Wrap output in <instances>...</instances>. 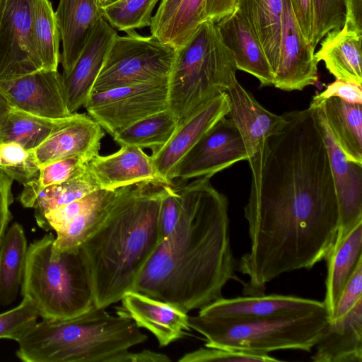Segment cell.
Here are the masks:
<instances>
[{
	"mask_svg": "<svg viewBox=\"0 0 362 362\" xmlns=\"http://www.w3.org/2000/svg\"><path fill=\"white\" fill-rule=\"evenodd\" d=\"M315 47L304 36L289 0H283L279 61L273 86L279 89L300 90L318 81Z\"/></svg>",
	"mask_w": 362,
	"mask_h": 362,
	"instance_id": "obj_11",
	"label": "cell"
},
{
	"mask_svg": "<svg viewBox=\"0 0 362 362\" xmlns=\"http://www.w3.org/2000/svg\"><path fill=\"white\" fill-rule=\"evenodd\" d=\"M180 362H274L280 360L269 354H256L238 351L217 348L201 347L186 353L179 360Z\"/></svg>",
	"mask_w": 362,
	"mask_h": 362,
	"instance_id": "obj_40",
	"label": "cell"
},
{
	"mask_svg": "<svg viewBox=\"0 0 362 362\" xmlns=\"http://www.w3.org/2000/svg\"><path fill=\"white\" fill-rule=\"evenodd\" d=\"M87 171L100 189L113 190L144 182H163L151 156L132 146H121L107 156L98 154L88 162Z\"/></svg>",
	"mask_w": 362,
	"mask_h": 362,
	"instance_id": "obj_19",
	"label": "cell"
},
{
	"mask_svg": "<svg viewBox=\"0 0 362 362\" xmlns=\"http://www.w3.org/2000/svg\"><path fill=\"white\" fill-rule=\"evenodd\" d=\"M105 134L103 128L85 113H73L66 124L32 151L38 167L71 157L89 161L99 154Z\"/></svg>",
	"mask_w": 362,
	"mask_h": 362,
	"instance_id": "obj_16",
	"label": "cell"
},
{
	"mask_svg": "<svg viewBox=\"0 0 362 362\" xmlns=\"http://www.w3.org/2000/svg\"><path fill=\"white\" fill-rule=\"evenodd\" d=\"M361 259L362 221L351 229L325 259L327 273L323 303L329 318L343 288Z\"/></svg>",
	"mask_w": 362,
	"mask_h": 362,
	"instance_id": "obj_27",
	"label": "cell"
},
{
	"mask_svg": "<svg viewBox=\"0 0 362 362\" xmlns=\"http://www.w3.org/2000/svg\"><path fill=\"white\" fill-rule=\"evenodd\" d=\"M344 22L342 28L362 35V0H342Z\"/></svg>",
	"mask_w": 362,
	"mask_h": 362,
	"instance_id": "obj_45",
	"label": "cell"
},
{
	"mask_svg": "<svg viewBox=\"0 0 362 362\" xmlns=\"http://www.w3.org/2000/svg\"><path fill=\"white\" fill-rule=\"evenodd\" d=\"M38 317L32 302L23 298L18 306L0 314V339L18 342L36 324Z\"/></svg>",
	"mask_w": 362,
	"mask_h": 362,
	"instance_id": "obj_37",
	"label": "cell"
},
{
	"mask_svg": "<svg viewBox=\"0 0 362 362\" xmlns=\"http://www.w3.org/2000/svg\"><path fill=\"white\" fill-rule=\"evenodd\" d=\"M117 1V0H105V1L103 2V4H102V6L107 5V4H110V3H112V2H114V1Z\"/></svg>",
	"mask_w": 362,
	"mask_h": 362,
	"instance_id": "obj_50",
	"label": "cell"
},
{
	"mask_svg": "<svg viewBox=\"0 0 362 362\" xmlns=\"http://www.w3.org/2000/svg\"><path fill=\"white\" fill-rule=\"evenodd\" d=\"M0 160L14 180L21 184L30 179L39 169L33 151L14 141L0 144Z\"/></svg>",
	"mask_w": 362,
	"mask_h": 362,
	"instance_id": "obj_38",
	"label": "cell"
},
{
	"mask_svg": "<svg viewBox=\"0 0 362 362\" xmlns=\"http://www.w3.org/2000/svg\"><path fill=\"white\" fill-rule=\"evenodd\" d=\"M236 8L259 42L274 75L279 61L283 0H238Z\"/></svg>",
	"mask_w": 362,
	"mask_h": 362,
	"instance_id": "obj_26",
	"label": "cell"
},
{
	"mask_svg": "<svg viewBox=\"0 0 362 362\" xmlns=\"http://www.w3.org/2000/svg\"><path fill=\"white\" fill-rule=\"evenodd\" d=\"M33 22L35 45L43 69L57 70L61 39L55 12L49 0H35Z\"/></svg>",
	"mask_w": 362,
	"mask_h": 362,
	"instance_id": "obj_32",
	"label": "cell"
},
{
	"mask_svg": "<svg viewBox=\"0 0 362 362\" xmlns=\"http://www.w3.org/2000/svg\"><path fill=\"white\" fill-rule=\"evenodd\" d=\"M331 97L339 98L350 103L362 104V87L336 79L329 83L325 90L315 95L313 98L323 100Z\"/></svg>",
	"mask_w": 362,
	"mask_h": 362,
	"instance_id": "obj_43",
	"label": "cell"
},
{
	"mask_svg": "<svg viewBox=\"0 0 362 362\" xmlns=\"http://www.w3.org/2000/svg\"><path fill=\"white\" fill-rule=\"evenodd\" d=\"M119 189L107 190L94 203L84 209L57 233L54 247L58 250L79 247L98 228L110 211Z\"/></svg>",
	"mask_w": 362,
	"mask_h": 362,
	"instance_id": "obj_31",
	"label": "cell"
},
{
	"mask_svg": "<svg viewBox=\"0 0 362 362\" xmlns=\"http://www.w3.org/2000/svg\"><path fill=\"white\" fill-rule=\"evenodd\" d=\"M329 315L326 309L261 319L189 316V325L203 335L206 347L256 354L284 349L310 352L321 337Z\"/></svg>",
	"mask_w": 362,
	"mask_h": 362,
	"instance_id": "obj_6",
	"label": "cell"
},
{
	"mask_svg": "<svg viewBox=\"0 0 362 362\" xmlns=\"http://www.w3.org/2000/svg\"><path fill=\"white\" fill-rule=\"evenodd\" d=\"M13 176L0 167V245L12 219L10 206L13 202Z\"/></svg>",
	"mask_w": 362,
	"mask_h": 362,
	"instance_id": "obj_42",
	"label": "cell"
},
{
	"mask_svg": "<svg viewBox=\"0 0 362 362\" xmlns=\"http://www.w3.org/2000/svg\"><path fill=\"white\" fill-rule=\"evenodd\" d=\"M237 70L216 23L206 20L183 46L175 49L168 78V108L181 121L225 93Z\"/></svg>",
	"mask_w": 362,
	"mask_h": 362,
	"instance_id": "obj_5",
	"label": "cell"
},
{
	"mask_svg": "<svg viewBox=\"0 0 362 362\" xmlns=\"http://www.w3.org/2000/svg\"><path fill=\"white\" fill-rule=\"evenodd\" d=\"M54 238L49 233L28 245L21 286L23 298L32 302L39 317L47 321L71 319L95 306L81 247L58 250Z\"/></svg>",
	"mask_w": 362,
	"mask_h": 362,
	"instance_id": "obj_4",
	"label": "cell"
},
{
	"mask_svg": "<svg viewBox=\"0 0 362 362\" xmlns=\"http://www.w3.org/2000/svg\"><path fill=\"white\" fill-rule=\"evenodd\" d=\"M324 309H326L324 303L319 300L263 293L233 298L222 297L199 309L198 314L216 317L261 319Z\"/></svg>",
	"mask_w": 362,
	"mask_h": 362,
	"instance_id": "obj_17",
	"label": "cell"
},
{
	"mask_svg": "<svg viewBox=\"0 0 362 362\" xmlns=\"http://www.w3.org/2000/svg\"><path fill=\"white\" fill-rule=\"evenodd\" d=\"M175 49L135 30L118 34L107 53L91 93L123 86L166 80ZM90 93V94H91Z\"/></svg>",
	"mask_w": 362,
	"mask_h": 362,
	"instance_id": "obj_7",
	"label": "cell"
},
{
	"mask_svg": "<svg viewBox=\"0 0 362 362\" xmlns=\"http://www.w3.org/2000/svg\"><path fill=\"white\" fill-rule=\"evenodd\" d=\"M100 189L86 171L81 175L45 188L37 195L33 209L39 226L46 213L83 198L88 194Z\"/></svg>",
	"mask_w": 362,
	"mask_h": 362,
	"instance_id": "obj_35",
	"label": "cell"
},
{
	"mask_svg": "<svg viewBox=\"0 0 362 362\" xmlns=\"http://www.w3.org/2000/svg\"><path fill=\"white\" fill-rule=\"evenodd\" d=\"M88 162L81 157H71L40 167L35 174L23 184V189L18 198L21 204L25 208H33L42 190L83 175L86 171Z\"/></svg>",
	"mask_w": 362,
	"mask_h": 362,
	"instance_id": "obj_33",
	"label": "cell"
},
{
	"mask_svg": "<svg viewBox=\"0 0 362 362\" xmlns=\"http://www.w3.org/2000/svg\"><path fill=\"white\" fill-rule=\"evenodd\" d=\"M35 0H0V82L43 69L33 32Z\"/></svg>",
	"mask_w": 362,
	"mask_h": 362,
	"instance_id": "obj_9",
	"label": "cell"
},
{
	"mask_svg": "<svg viewBox=\"0 0 362 362\" xmlns=\"http://www.w3.org/2000/svg\"><path fill=\"white\" fill-rule=\"evenodd\" d=\"M121 301L125 313L139 327L150 331L160 346L182 338L190 330L187 313L144 293L130 291Z\"/></svg>",
	"mask_w": 362,
	"mask_h": 362,
	"instance_id": "obj_20",
	"label": "cell"
},
{
	"mask_svg": "<svg viewBox=\"0 0 362 362\" xmlns=\"http://www.w3.org/2000/svg\"><path fill=\"white\" fill-rule=\"evenodd\" d=\"M226 93L229 102L228 115L240 132L250 158L269 136L282 129L286 119L284 115H276L260 105L236 77Z\"/></svg>",
	"mask_w": 362,
	"mask_h": 362,
	"instance_id": "obj_18",
	"label": "cell"
},
{
	"mask_svg": "<svg viewBox=\"0 0 362 362\" xmlns=\"http://www.w3.org/2000/svg\"><path fill=\"white\" fill-rule=\"evenodd\" d=\"M240 132L230 118L218 120L175 165L173 180L211 177L234 163L247 160Z\"/></svg>",
	"mask_w": 362,
	"mask_h": 362,
	"instance_id": "obj_10",
	"label": "cell"
},
{
	"mask_svg": "<svg viewBox=\"0 0 362 362\" xmlns=\"http://www.w3.org/2000/svg\"><path fill=\"white\" fill-rule=\"evenodd\" d=\"M315 106L346 158L362 165V104L331 97L317 100Z\"/></svg>",
	"mask_w": 362,
	"mask_h": 362,
	"instance_id": "obj_24",
	"label": "cell"
},
{
	"mask_svg": "<svg viewBox=\"0 0 362 362\" xmlns=\"http://www.w3.org/2000/svg\"><path fill=\"white\" fill-rule=\"evenodd\" d=\"M84 107L90 117L114 136L133 123L168 108V79L91 93Z\"/></svg>",
	"mask_w": 362,
	"mask_h": 362,
	"instance_id": "obj_8",
	"label": "cell"
},
{
	"mask_svg": "<svg viewBox=\"0 0 362 362\" xmlns=\"http://www.w3.org/2000/svg\"><path fill=\"white\" fill-rule=\"evenodd\" d=\"M180 0H161L157 11L151 19L150 27L152 36H156L167 24Z\"/></svg>",
	"mask_w": 362,
	"mask_h": 362,
	"instance_id": "obj_46",
	"label": "cell"
},
{
	"mask_svg": "<svg viewBox=\"0 0 362 362\" xmlns=\"http://www.w3.org/2000/svg\"><path fill=\"white\" fill-rule=\"evenodd\" d=\"M13 106L5 96V95L0 90V132L1 128L9 114L13 109Z\"/></svg>",
	"mask_w": 362,
	"mask_h": 362,
	"instance_id": "obj_49",
	"label": "cell"
},
{
	"mask_svg": "<svg viewBox=\"0 0 362 362\" xmlns=\"http://www.w3.org/2000/svg\"><path fill=\"white\" fill-rule=\"evenodd\" d=\"M0 90L16 109L49 119L70 116L62 74L58 70L40 69L0 82Z\"/></svg>",
	"mask_w": 362,
	"mask_h": 362,
	"instance_id": "obj_12",
	"label": "cell"
},
{
	"mask_svg": "<svg viewBox=\"0 0 362 362\" xmlns=\"http://www.w3.org/2000/svg\"><path fill=\"white\" fill-rule=\"evenodd\" d=\"M55 16L62 54V75L69 74L78 59L97 22L103 18L99 0H59Z\"/></svg>",
	"mask_w": 362,
	"mask_h": 362,
	"instance_id": "obj_21",
	"label": "cell"
},
{
	"mask_svg": "<svg viewBox=\"0 0 362 362\" xmlns=\"http://www.w3.org/2000/svg\"><path fill=\"white\" fill-rule=\"evenodd\" d=\"M238 0H206V18L216 23L233 13L237 7Z\"/></svg>",
	"mask_w": 362,
	"mask_h": 362,
	"instance_id": "obj_47",
	"label": "cell"
},
{
	"mask_svg": "<svg viewBox=\"0 0 362 362\" xmlns=\"http://www.w3.org/2000/svg\"><path fill=\"white\" fill-rule=\"evenodd\" d=\"M301 32L312 45L313 37V0H289Z\"/></svg>",
	"mask_w": 362,
	"mask_h": 362,
	"instance_id": "obj_44",
	"label": "cell"
},
{
	"mask_svg": "<svg viewBox=\"0 0 362 362\" xmlns=\"http://www.w3.org/2000/svg\"><path fill=\"white\" fill-rule=\"evenodd\" d=\"M169 357L163 354L151 350H143L140 352L128 351L123 357L122 362H170Z\"/></svg>",
	"mask_w": 362,
	"mask_h": 362,
	"instance_id": "obj_48",
	"label": "cell"
},
{
	"mask_svg": "<svg viewBox=\"0 0 362 362\" xmlns=\"http://www.w3.org/2000/svg\"><path fill=\"white\" fill-rule=\"evenodd\" d=\"M178 122L175 115L167 108L133 123L112 137L120 146L146 148L153 154L170 139Z\"/></svg>",
	"mask_w": 362,
	"mask_h": 362,
	"instance_id": "obj_30",
	"label": "cell"
},
{
	"mask_svg": "<svg viewBox=\"0 0 362 362\" xmlns=\"http://www.w3.org/2000/svg\"><path fill=\"white\" fill-rule=\"evenodd\" d=\"M313 37L312 45H316L327 33L340 29L344 22L342 0H313Z\"/></svg>",
	"mask_w": 362,
	"mask_h": 362,
	"instance_id": "obj_39",
	"label": "cell"
},
{
	"mask_svg": "<svg viewBox=\"0 0 362 362\" xmlns=\"http://www.w3.org/2000/svg\"><path fill=\"white\" fill-rule=\"evenodd\" d=\"M167 185L144 182L119 188L106 218L80 246L95 307L107 308L133 291L160 241L159 211Z\"/></svg>",
	"mask_w": 362,
	"mask_h": 362,
	"instance_id": "obj_2",
	"label": "cell"
},
{
	"mask_svg": "<svg viewBox=\"0 0 362 362\" xmlns=\"http://www.w3.org/2000/svg\"><path fill=\"white\" fill-rule=\"evenodd\" d=\"M229 102L222 93L178 122L168 143L151 158L156 172L165 184H172V174L180 159L221 118L228 115Z\"/></svg>",
	"mask_w": 362,
	"mask_h": 362,
	"instance_id": "obj_13",
	"label": "cell"
},
{
	"mask_svg": "<svg viewBox=\"0 0 362 362\" xmlns=\"http://www.w3.org/2000/svg\"><path fill=\"white\" fill-rule=\"evenodd\" d=\"M362 298V259L348 279L335 305L329 320L338 319L349 312Z\"/></svg>",
	"mask_w": 362,
	"mask_h": 362,
	"instance_id": "obj_41",
	"label": "cell"
},
{
	"mask_svg": "<svg viewBox=\"0 0 362 362\" xmlns=\"http://www.w3.org/2000/svg\"><path fill=\"white\" fill-rule=\"evenodd\" d=\"M117 35V30L101 18L71 71L62 75L66 102L71 113L84 107Z\"/></svg>",
	"mask_w": 362,
	"mask_h": 362,
	"instance_id": "obj_15",
	"label": "cell"
},
{
	"mask_svg": "<svg viewBox=\"0 0 362 362\" xmlns=\"http://www.w3.org/2000/svg\"><path fill=\"white\" fill-rule=\"evenodd\" d=\"M310 105L315 109L324 136L337 199L339 224L333 250L362 221V165L346 158L317 109Z\"/></svg>",
	"mask_w": 362,
	"mask_h": 362,
	"instance_id": "obj_14",
	"label": "cell"
},
{
	"mask_svg": "<svg viewBox=\"0 0 362 362\" xmlns=\"http://www.w3.org/2000/svg\"><path fill=\"white\" fill-rule=\"evenodd\" d=\"M209 177L180 186L177 222L141 271L133 291L188 313L222 298L235 276L227 198Z\"/></svg>",
	"mask_w": 362,
	"mask_h": 362,
	"instance_id": "obj_1",
	"label": "cell"
},
{
	"mask_svg": "<svg viewBox=\"0 0 362 362\" xmlns=\"http://www.w3.org/2000/svg\"><path fill=\"white\" fill-rule=\"evenodd\" d=\"M146 339L124 310L112 315L93 306L71 319L37 322L18 341L16 354L24 362H122Z\"/></svg>",
	"mask_w": 362,
	"mask_h": 362,
	"instance_id": "obj_3",
	"label": "cell"
},
{
	"mask_svg": "<svg viewBox=\"0 0 362 362\" xmlns=\"http://www.w3.org/2000/svg\"><path fill=\"white\" fill-rule=\"evenodd\" d=\"M315 347L314 362H362V298L342 317L329 320Z\"/></svg>",
	"mask_w": 362,
	"mask_h": 362,
	"instance_id": "obj_23",
	"label": "cell"
},
{
	"mask_svg": "<svg viewBox=\"0 0 362 362\" xmlns=\"http://www.w3.org/2000/svg\"><path fill=\"white\" fill-rule=\"evenodd\" d=\"M216 24L238 70L255 76L261 87L273 86V72L263 49L238 8Z\"/></svg>",
	"mask_w": 362,
	"mask_h": 362,
	"instance_id": "obj_22",
	"label": "cell"
},
{
	"mask_svg": "<svg viewBox=\"0 0 362 362\" xmlns=\"http://www.w3.org/2000/svg\"><path fill=\"white\" fill-rule=\"evenodd\" d=\"M70 116L49 119L13 107L1 128L0 144L14 141L33 151L62 127Z\"/></svg>",
	"mask_w": 362,
	"mask_h": 362,
	"instance_id": "obj_29",
	"label": "cell"
},
{
	"mask_svg": "<svg viewBox=\"0 0 362 362\" xmlns=\"http://www.w3.org/2000/svg\"><path fill=\"white\" fill-rule=\"evenodd\" d=\"M22 225L14 222L7 229L0 245V304L13 303L21 288L28 252Z\"/></svg>",
	"mask_w": 362,
	"mask_h": 362,
	"instance_id": "obj_28",
	"label": "cell"
},
{
	"mask_svg": "<svg viewBox=\"0 0 362 362\" xmlns=\"http://www.w3.org/2000/svg\"><path fill=\"white\" fill-rule=\"evenodd\" d=\"M0 167H1V168H4V169H5V168L3 167V165H2V163H1V160H0ZM5 170H6V169H5Z\"/></svg>",
	"mask_w": 362,
	"mask_h": 362,
	"instance_id": "obj_52",
	"label": "cell"
},
{
	"mask_svg": "<svg viewBox=\"0 0 362 362\" xmlns=\"http://www.w3.org/2000/svg\"><path fill=\"white\" fill-rule=\"evenodd\" d=\"M206 0H180L171 18L156 36L175 49L183 46L206 18Z\"/></svg>",
	"mask_w": 362,
	"mask_h": 362,
	"instance_id": "obj_34",
	"label": "cell"
},
{
	"mask_svg": "<svg viewBox=\"0 0 362 362\" xmlns=\"http://www.w3.org/2000/svg\"><path fill=\"white\" fill-rule=\"evenodd\" d=\"M105 0H99L100 6L103 4Z\"/></svg>",
	"mask_w": 362,
	"mask_h": 362,
	"instance_id": "obj_51",
	"label": "cell"
},
{
	"mask_svg": "<svg viewBox=\"0 0 362 362\" xmlns=\"http://www.w3.org/2000/svg\"><path fill=\"white\" fill-rule=\"evenodd\" d=\"M322 39L315 53L317 62H324L337 80L362 87V35L341 28L329 31Z\"/></svg>",
	"mask_w": 362,
	"mask_h": 362,
	"instance_id": "obj_25",
	"label": "cell"
},
{
	"mask_svg": "<svg viewBox=\"0 0 362 362\" xmlns=\"http://www.w3.org/2000/svg\"><path fill=\"white\" fill-rule=\"evenodd\" d=\"M160 0H117L101 6L103 18L116 30L129 32L151 23L153 12Z\"/></svg>",
	"mask_w": 362,
	"mask_h": 362,
	"instance_id": "obj_36",
	"label": "cell"
}]
</instances>
